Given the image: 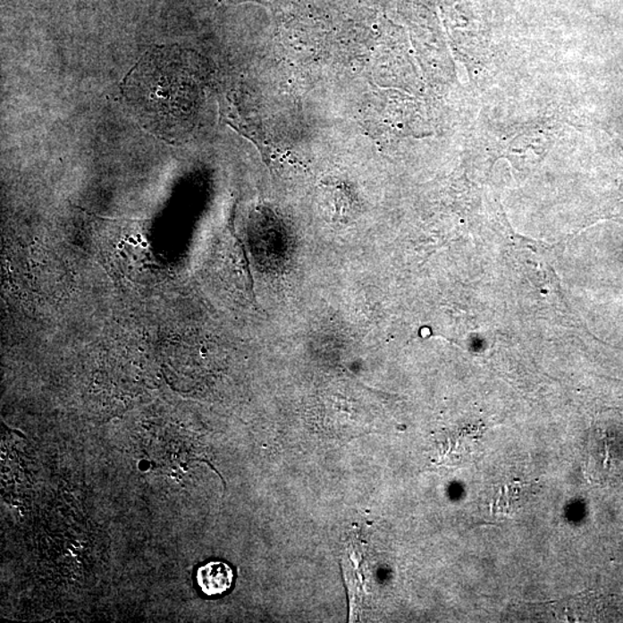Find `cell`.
<instances>
[{
    "label": "cell",
    "instance_id": "cell-1",
    "mask_svg": "<svg viewBox=\"0 0 623 623\" xmlns=\"http://www.w3.org/2000/svg\"><path fill=\"white\" fill-rule=\"evenodd\" d=\"M197 581L202 593L207 596H220L232 586L233 571L224 562H209L198 570Z\"/></svg>",
    "mask_w": 623,
    "mask_h": 623
}]
</instances>
